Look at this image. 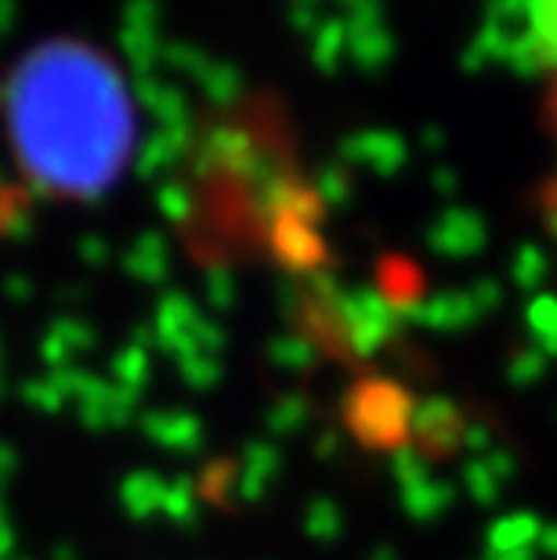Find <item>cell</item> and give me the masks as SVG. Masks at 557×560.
<instances>
[{
	"mask_svg": "<svg viewBox=\"0 0 557 560\" xmlns=\"http://www.w3.org/2000/svg\"><path fill=\"white\" fill-rule=\"evenodd\" d=\"M11 149L51 196H98L130 152V102L116 66L84 44H44L15 66L4 94Z\"/></svg>",
	"mask_w": 557,
	"mask_h": 560,
	"instance_id": "1",
	"label": "cell"
},
{
	"mask_svg": "<svg viewBox=\"0 0 557 560\" xmlns=\"http://www.w3.org/2000/svg\"><path fill=\"white\" fill-rule=\"evenodd\" d=\"M536 58L543 66V83H547V98H543V113H547L550 145H554V174L543 192V213H547V229L557 240V0H539L536 8Z\"/></svg>",
	"mask_w": 557,
	"mask_h": 560,
	"instance_id": "2",
	"label": "cell"
}]
</instances>
